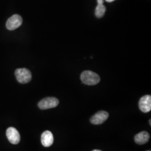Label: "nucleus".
Returning a JSON list of instances; mask_svg holds the SVG:
<instances>
[{"label": "nucleus", "mask_w": 151, "mask_h": 151, "mask_svg": "<svg viewBox=\"0 0 151 151\" xmlns=\"http://www.w3.org/2000/svg\"><path fill=\"white\" fill-rule=\"evenodd\" d=\"M106 11V7L103 4H97L95 9V15L98 18L102 17Z\"/></svg>", "instance_id": "nucleus-10"}, {"label": "nucleus", "mask_w": 151, "mask_h": 151, "mask_svg": "<svg viewBox=\"0 0 151 151\" xmlns=\"http://www.w3.org/2000/svg\"><path fill=\"white\" fill-rule=\"evenodd\" d=\"M59 104V100L55 97L44 98L38 103V107L42 110H46L57 107Z\"/></svg>", "instance_id": "nucleus-3"}, {"label": "nucleus", "mask_w": 151, "mask_h": 151, "mask_svg": "<svg viewBox=\"0 0 151 151\" xmlns=\"http://www.w3.org/2000/svg\"><path fill=\"white\" fill-rule=\"evenodd\" d=\"M150 125H151V119H150Z\"/></svg>", "instance_id": "nucleus-14"}, {"label": "nucleus", "mask_w": 151, "mask_h": 151, "mask_svg": "<svg viewBox=\"0 0 151 151\" xmlns=\"http://www.w3.org/2000/svg\"><path fill=\"white\" fill-rule=\"evenodd\" d=\"M106 2H113L115 0H105Z\"/></svg>", "instance_id": "nucleus-12"}, {"label": "nucleus", "mask_w": 151, "mask_h": 151, "mask_svg": "<svg viewBox=\"0 0 151 151\" xmlns=\"http://www.w3.org/2000/svg\"><path fill=\"white\" fill-rule=\"evenodd\" d=\"M150 137V136L149 133L146 131H144V132L139 133L138 134L135 135L134 137V140L136 143L140 145H142L146 144L148 142Z\"/></svg>", "instance_id": "nucleus-9"}, {"label": "nucleus", "mask_w": 151, "mask_h": 151, "mask_svg": "<svg viewBox=\"0 0 151 151\" xmlns=\"http://www.w3.org/2000/svg\"><path fill=\"white\" fill-rule=\"evenodd\" d=\"M81 80L82 82L87 85H95L99 83L100 78L97 73L91 71L85 70L81 75Z\"/></svg>", "instance_id": "nucleus-1"}, {"label": "nucleus", "mask_w": 151, "mask_h": 151, "mask_svg": "<svg viewBox=\"0 0 151 151\" xmlns=\"http://www.w3.org/2000/svg\"><path fill=\"white\" fill-rule=\"evenodd\" d=\"M109 118V113L105 111H100L95 114L91 119L90 122L92 124L99 125L103 124Z\"/></svg>", "instance_id": "nucleus-6"}, {"label": "nucleus", "mask_w": 151, "mask_h": 151, "mask_svg": "<svg viewBox=\"0 0 151 151\" xmlns=\"http://www.w3.org/2000/svg\"><path fill=\"white\" fill-rule=\"evenodd\" d=\"M97 4H103L104 0H97Z\"/></svg>", "instance_id": "nucleus-11"}, {"label": "nucleus", "mask_w": 151, "mask_h": 151, "mask_svg": "<svg viewBox=\"0 0 151 151\" xmlns=\"http://www.w3.org/2000/svg\"><path fill=\"white\" fill-rule=\"evenodd\" d=\"M150 151V150H148V151Z\"/></svg>", "instance_id": "nucleus-15"}, {"label": "nucleus", "mask_w": 151, "mask_h": 151, "mask_svg": "<svg viewBox=\"0 0 151 151\" xmlns=\"http://www.w3.org/2000/svg\"><path fill=\"white\" fill-rule=\"evenodd\" d=\"M17 81L20 83H27L31 81L32 76L30 71L27 68H18L15 72Z\"/></svg>", "instance_id": "nucleus-2"}, {"label": "nucleus", "mask_w": 151, "mask_h": 151, "mask_svg": "<svg viewBox=\"0 0 151 151\" xmlns=\"http://www.w3.org/2000/svg\"><path fill=\"white\" fill-rule=\"evenodd\" d=\"M41 142L43 146L45 147L52 146L54 142V137L52 132L48 130L43 132L41 136Z\"/></svg>", "instance_id": "nucleus-8"}, {"label": "nucleus", "mask_w": 151, "mask_h": 151, "mask_svg": "<svg viewBox=\"0 0 151 151\" xmlns=\"http://www.w3.org/2000/svg\"><path fill=\"white\" fill-rule=\"evenodd\" d=\"M6 136L12 144L17 145L20 142V135L16 129L10 127L6 130Z\"/></svg>", "instance_id": "nucleus-5"}, {"label": "nucleus", "mask_w": 151, "mask_h": 151, "mask_svg": "<svg viewBox=\"0 0 151 151\" xmlns=\"http://www.w3.org/2000/svg\"><path fill=\"white\" fill-rule=\"evenodd\" d=\"M139 107L143 113L150 112L151 110V95H145L141 97L139 101Z\"/></svg>", "instance_id": "nucleus-7"}, {"label": "nucleus", "mask_w": 151, "mask_h": 151, "mask_svg": "<svg viewBox=\"0 0 151 151\" xmlns=\"http://www.w3.org/2000/svg\"><path fill=\"white\" fill-rule=\"evenodd\" d=\"M22 23V16L19 15H14L6 22V27L9 30H14L20 27Z\"/></svg>", "instance_id": "nucleus-4"}, {"label": "nucleus", "mask_w": 151, "mask_h": 151, "mask_svg": "<svg viewBox=\"0 0 151 151\" xmlns=\"http://www.w3.org/2000/svg\"><path fill=\"white\" fill-rule=\"evenodd\" d=\"M92 151H101L100 150H93Z\"/></svg>", "instance_id": "nucleus-13"}]
</instances>
